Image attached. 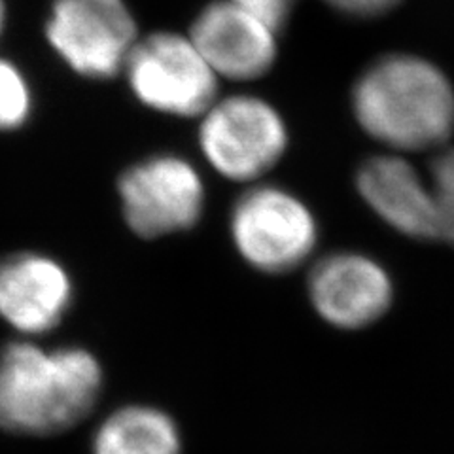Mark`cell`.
<instances>
[{"label": "cell", "instance_id": "obj_1", "mask_svg": "<svg viewBox=\"0 0 454 454\" xmlns=\"http://www.w3.org/2000/svg\"><path fill=\"white\" fill-rule=\"evenodd\" d=\"M352 116L360 129L395 152L443 146L454 131V88L432 61L388 53L352 85Z\"/></svg>", "mask_w": 454, "mask_h": 454}, {"label": "cell", "instance_id": "obj_2", "mask_svg": "<svg viewBox=\"0 0 454 454\" xmlns=\"http://www.w3.org/2000/svg\"><path fill=\"white\" fill-rule=\"evenodd\" d=\"M103 380V365L88 348L13 340L0 350V428L59 434L91 413Z\"/></svg>", "mask_w": 454, "mask_h": 454}, {"label": "cell", "instance_id": "obj_3", "mask_svg": "<svg viewBox=\"0 0 454 454\" xmlns=\"http://www.w3.org/2000/svg\"><path fill=\"white\" fill-rule=\"evenodd\" d=\"M230 235L254 271L288 275L315 254L320 225L300 195L277 184H254L231 208Z\"/></svg>", "mask_w": 454, "mask_h": 454}, {"label": "cell", "instance_id": "obj_4", "mask_svg": "<svg viewBox=\"0 0 454 454\" xmlns=\"http://www.w3.org/2000/svg\"><path fill=\"white\" fill-rule=\"evenodd\" d=\"M199 120V150L220 176L231 182H258L290 146L286 120L258 95L218 97Z\"/></svg>", "mask_w": 454, "mask_h": 454}, {"label": "cell", "instance_id": "obj_5", "mask_svg": "<svg viewBox=\"0 0 454 454\" xmlns=\"http://www.w3.org/2000/svg\"><path fill=\"white\" fill-rule=\"evenodd\" d=\"M123 74L137 101L175 118H201L215 105L220 78L188 35L158 31L137 40Z\"/></svg>", "mask_w": 454, "mask_h": 454}, {"label": "cell", "instance_id": "obj_6", "mask_svg": "<svg viewBox=\"0 0 454 454\" xmlns=\"http://www.w3.org/2000/svg\"><path fill=\"white\" fill-rule=\"evenodd\" d=\"M121 215L140 239L190 231L205 215V182L178 153H155L127 167L118 178Z\"/></svg>", "mask_w": 454, "mask_h": 454}, {"label": "cell", "instance_id": "obj_7", "mask_svg": "<svg viewBox=\"0 0 454 454\" xmlns=\"http://www.w3.org/2000/svg\"><path fill=\"white\" fill-rule=\"evenodd\" d=\"M46 38L78 76L112 80L123 73L140 36L125 0H53Z\"/></svg>", "mask_w": 454, "mask_h": 454}, {"label": "cell", "instance_id": "obj_8", "mask_svg": "<svg viewBox=\"0 0 454 454\" xmlns=\"http://www.w3.org/2000/svg\"><path fill=\"white\" fill-rule=\"evenodd\" d=\"M307 295L325 324L356 332L387 315L394 303V282L385 265L372 255L337 250L310 267Z\"/></svg>", "mask_w": 454, "mask_h": 454}, {"label": "cell", "instance_id": "obj_9", "mask_svg": "<svg viewBox=\"0 0 454 454\" xmlns=\"http://www.w3.org/2000/svg\"><path fill=\"white\" fill-rule=\"evenodd\" d=\"M278 33L248 8L215 0L199 10L188 36L220 80L254 82L275 67Z\"/></svg>", "mask_w": 454, "mask_h": 454}, {"label": "cell", "instance_id": "obj_10", "mask_svg": "<svg viewBox=\"0 0 454 454\" xmlns=\"http://www.w3.org/2000/svg\"><path fill=\"white\" fill-rule=\"evenodd\" d=\"M74 282L61 262L38 252L0 260V318L23 335H42L63 322Z\"/></svg>", "mask_w": 454, "mask_h": 454}, {"label": "cell", "instance_id": "obj_11", "mask_svg": "<svg viewBox=\"0 0 454 454\" xmlns=\"http://www.w3.org/2000/svg\"><path fill=\"white\" fill-rule=\"evenodd\" d=\"M356 190L365 205L392 230L413 239H439L430 184L402 155L382 153L362 163Z\"/></svg>", "mask_w": 454, "mask_h": 454}, {"label": "cell", "instance_id": "obj_12", "mask_svg": "<svg viewBox=\"0 0 454 454\" xmlns=\"http://www.w3.org/2000/svg\"><path fill=\"white\" fill-rule=\"evenodd\" d=\"M176 422L152 405L120 407L98 426L95 454H180Z\"/></svg>", "mask_w": 454, "mask_h": 454}, {"label": "cell", "instance_id": "obj_13", "mask_svg": "<svg viewBox=\"0 0 454 454\" xmlns=\"http://www.w3.org/2000/svg\"><path fill=\"white\" fill-rule=\"evenodd\" d=\"M33 112V91L21 70L0 59V131L20 129Z\"/></svg>", "mask_w": 454, "mask_h": 454}, {"label": "cell", "instance_id": "obj_14", "mask_svg": "<svg viewBox=\"0 0 454 454\" xmlns=\"http://www.w3.org/2000/svg\"><path fill=\"white\" fill-rule=\"evenodd\" d=\"M439 239L454 245V150H445L437 155L430 167Z\"/></svg>", "mask_w": 454, "mask_h": 454}, {"label": "cell", "instance_id": "obj_15", "mask_svg": "<svg viewBox=\"0 0 454 454\" xmlns=\"http://www.w3.org/2000/svg\"><path fill=\"white\" fill-rule=\"evenodd\" d=\"M250 12L258 13L260 18L271 23L277 31H282L284 25L288 23L297 0H230Z\"/></svg>", "mask_w": 454, "mask_h": 454}, {"label": "cell", "instance_id": "obj_16", "mask_svg": "<svg viewBox=\"0 0 454 454\" xmlns=\"http://www.w3.org/2000/svg\"><path fill=\"white\" fill-rule=\"evenodd\" d=\"M324 3L347 18L365 20L382 16V13L400 4L402 0H324Z\"/></svg>", "mask_w": 454, "mask_h": 454}, {"label": "cell", "instance_id": "obj_17", "mask_svg": "<svg viewBox=\"0 0 454 454\" xmlns=\"http://www.w3.org/2000/svg\"><path fill=\"white\" fill-rule=\"evenodd\" d=\"M4 21H6V6H4V0H0V35L4 31Z\"/></svg>", "mask_w": 454, "mask_h": 454}]
</instances>
